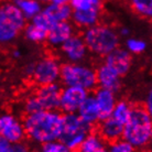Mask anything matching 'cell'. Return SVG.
I'll use <instances>...</instances> for the list:
<instances>
[{"label":"cell","mask_w":152,"mask_h":152,"mask_svg":"<svg viewBox=\"0 0 152 152\" xmlns=\"http://www.w3.org/2000/svg\"><path fill=\"white\" fill-rule=\"evenodd\" d=\"M13 4L24 19L32 20L42 11V2L39 0H15Z\"/></svg>","instance_id":"obj_21"},{"label":"cell","mask_w":152,"mask_h":152,"mask_svg":"<svg viewBox=\"0 0 152 152\" xmlns=\"http://www.w3.org/2000/svg\"><path fill=\"white\" fill-rule=\"evenodd\" d=\"M13 56L15 57H17V58H18V57H20V55H21V52H20L19 50H15V51H13Z\"/></svg>","instance_id":"obj_34"},{"label":"cell","mask_w":152,"mask_h":152,"mask_svg":"<svg viewBox=\"0 0 152 152\" xmlns=\"http://www.w3.org/2000/svg\"><path fill=\"white\" fill-rule=\"evenodd\" d=\"M96 80L100 88H105L114 93H116L121 86V76L118 75L105 63L100 65L96 71Z\"/></svg>","instance_id":"obj_13"},{"label":"cell","mask_w":152,"mask_h":152,"mask_svg":"<svg viewBox=\"0 0 152 152\" xmlns=\"http://www.w3.org/2000/svg\"><path fill=\"white\" fill-rule=\"evenodd\" d=\"M76 114L78 115L84 121H86L89 125H94L95 122L100 120V115H99L98 108L96 106L94 97L89 95L80 105Z\"/></svg>","instance_id":"obj_19"},{"label":"cell","mask_w":152,"mask_h":152,"mask_svg":"<svg viewBox=\"0 0 152 152\" xmlns=\"http://www.w3.org/2000/svg\"><path fill=\"white\" fill-rule=\"evenodd\" d=\"M63 126V116L56 110H41L27 115L23 121L26 134L38 143L60 139Z\"/></svg>","instance_id":"obj_1"},{"label":"cell","mask_w":152,"mask_h":152,"mask_svg":"<svg viewBox=\"0 0 152 152\" xmlns=\"http://www.w3.org/2000/svg\"><path fill=\"white\" fill-rule=\"evenodd\" d=\"M60 78L65 86L83 88L85 91H93L97 85L96 71L91 66L80 63H69L61 67Z\"/></svg>","instance_id":"obj_6"},{"label":"cell","mask_w":152,"mask_h":152,"mask_svg":"<svg viewBox=\"0 0 152 152\" xmlns=\"http://www.w3.org/2000/svg\"><path fill=\"white\" fill-rule=\"evenodd\" d=\"M105 152H108V151H105Z\"/></svg>","instance_id":"obj_37"},{"label":"cell","mask_w":152,"mask_h":152,"mask_svg":"<svg viewBox=\"0 0 152 152\" xmlns=\"http://www.w3.org/2000/svg\"><path fill=\"white\" fill-rule=\"evenodd\" d=\"M129 4L133 12L142 18L152 17V0H129Z\"/></svg>","instance_id":"obj_23"},{"label":"cell","mask_w":152,"mask_h":152,"mask_svg":"<svg viewBox=\"0 0 152 152\" xmlns=\"http://www.w3.org/2000/svg\"><path fill=\"white\" fill-rule=\"evenodd\" d=\"M0 152H30L29 147L22 141L10 142L0 137Z\"/></svg>","instance_id":"obj_25"},{"label":"cell","mask_w":152,"mask_h":152,"mask_svg":"<svg viewBox=\"0 0 152 152\" xmlns=\"http://www.w3.org/2000/svg\"><path fill=\"white\" fill-rule=\"evenodd\" d=\"M74 34V28L69 21L57 22L48 32L46 41L54 48H61L65 41H67Z\"/></svg>","instance_id":"obj_14"},{"label":"cell","mask_w":152,"mask_h":152,"mask_svg":"<svg viewBox=\"0 0 152 152\" xmlns=\"http://www.w3.org/2000/svg\"><path fill=\"white\" fill-rule=\"evenodd\" d=\"M108 152H136V148L131 145L126 141L125 139H118V140L113 141L109 145V148L107 149Z\"/></svg>","instance_id":"obj_28"},{"label":"cell","mask_w":152,"mask_h":152,"mask_svg":"<svg viewBox=\"0 0 152 152\" xmlns=\"http://www.w3.org/2000/svg\"><path fill=\"white\" fill-rule=\"evenodd\" d=\"M50 2L54 4H69V0H50Z\"/></svg>","instance_id":"obj_33"},{"label":"cell","mask_w":152,"mask_h":152,"mask_svg":"<svg viewBox=\"0 0 152 152\" xmlns=\"http://www.w3.org/2000/svg\"><path fill=\"white\" fill-rule=\"evenodd\" d=\"M26 136L23 124L11 114L0 115V137L10 141L20 142Z\"/></svg>","instance_id":"obj_9"},{"label":"cell","mask_w":152,"mask_h":152,"mask_svg":"<svg viewBox=\"0 0 152 152\" xmlns=\"http://www.w3.org/2000/svg\"><path fill=\"white\" fill-rule=\"evenodd\" d=\"M66 152H78V151H76V150H67Z\"/></svg>","instance_id":"obj_36"},{"label":"cell","mask_w":152,"mask_h":152,"mask_svg":"<svg viewBox=\"0 0 152 152\" xmlns=\"http://www.w3.org/2000/svg\"><path fill=\"white\" fill-rule=\"evenodd\" d=\"M107 151L106 141L99 133H88L78 147V152H105Z\"/></svg>","instance_id":"obj_20"},{"label":"cell","mask_w":152,"mask_h":152,"mask_svg":"<svg viewBox=\"0 0 152 152\" xmlns=\"http://www.w3.org/2000/svg\"><path fill=\"white\" fill-rule=\"evenodd\" d=\"M126 48L129 53L141 54L147 50V43L138 38H129L126 41Z\"/></svg>","instance_id":"obj_27"},{"label":"cell","mask_w":152,"mask_h":152,"mask_svg":"<svg viewBox=\"0 0 152 152\" xmlns=\"http://www.w3.org/2000/svg\"><path fill=\"white\" fill-rule=\"evenodd\" d=\"M93 125H89L76 114H65L63 116V126L60 140L69 150L78 149L80 143L91 132Z\"/></svg>","instance_id":"obj_5"},{"label":"cell","mask_w":152,"mask_h":152,"mask_svg":"<svg viewBox=\"0 0 152 152\" xmlns=\"http://www.w3.org/2000/svg\"><path fill=\"white\" fill-rule=\"evenodd\" d=\"M93 97H94V100L96 103V106L98 108L100 120L109 117L113 113L115 105L117 103L116 93L105 89V88H99L98 91H96L95 95Z\"/></svg>","instance_id":"obj_15"},{"label":"cell","mask_w":152,"mask_h":152,"mask_svg":"<svg viewBox=\"0 0 152 152\" xmlns=\"http://www.w3.org/2000/svg\"><path fill=\"white\" fill-rule=\"evenodd\" d=\"M40 152H41V151H40Z\"/></svg>","instance_id":"obj_38"},{"label":"cell","mask_w":152,"mask_h":152,"mask_svg":"<svg viewBox=\"0 0 152 152\" xmlns=\"http://www.w3.org/2000/svg\"><path fill=\"white\" fill-rule=\"evenodd\" d=\"M24 35H26L27 40H29L30 42L41 43V42H44L46 40L48 32L41 28L37 27L33 23H30L29 26L24 27Z\"/></svg>","instance_id":"obj_24"},{"label":"cell","mask_w":152,"mask_h":152,"mask_svg":"<svg viewBox=\"0 0 152 152\" xmlns=\"http://www.w3.org/2000/svg\"><path fill=\"white\" fill-rule=\"evenodd\" d=\"M39 1H41V2H49L50 0H39Z\"/></svg>","instance_id":"obj_35"},{"label":"cell","mask_w":152,"mask_h":152,"mask_svg":"<svg viewBox=\"0 0 152 152\" xmlns=\"http://www.w3.org/2000/svg\"><path fill=\"white\" fill-rule=\"evenodd\" d=\"M118 34L121 35V37H129L130 30L128 28H121V29L119 30V32H118Z\"/></svg>","instance_id":"obj_32"},{"label":"cell","mask_w":152,"mask_h":152,"mask_svg":"<svg viewBox=\"0 0 152 152\" xmlns=\"http://www.w3.org/2000/svg\"><path fill=\"white\" fill-rule=\"evenodd\" d=\"M26 27V19L13 2H0V44L15 41Z\"/></svg>","instance_id":"obj_4"},{"label":"cell","mask_w":152,"mask_h":152,"mask_svg":"<svg viewBox=\"0 0 152 152\" xmlns=\"http://www.w3.org/2000/svg\"><path fill=\"white\" fill-rule=\"evenodd\" d=\"M122 131H124V125L114 119L111 116L100 120L99 136L105 141L113 142L120 139L122 138Z\"/></svg>","instance_id":"obj_16"},{"label":"cell","mask_w":152,"mask_h":152,"mask_svg":"<svg viewBox=\"0 0 152 152\" xmlns=\"http://www.w3.org/2000/svg\"><path fill=\"white\" fill-rule=\"evenodd\" d=\"M145 109L148 113L151 114V109H152V91H150L148 93V96H147V99H145Z\"/></svg>","instance_id":"obj_31"},{"label":"cell","mask_w":152,"mask_h":152,"mask_svg":"<svg viewBox=\"0 0 152 152\" xmlns=\"http://www.w3.org/2000/svg\"><path fill=\"white\" fill-rule=\"evenodd\" d=\"M67 150L69 149L65 147L64 143L60 139H57L43 143L41 152H66Z\"/></svg>","instance_id":"obj_29"},{"label":"cell","mask_w":152,"mask_h":152,"mask_svg":"<svg viewBox=\"0 0 152 152\" xmlns=\"http://www.w3.org/2000/svg\"><path fill=\"white\" fill-rule=\"evenodd\" d=\"M61 50L69 63H80L83 61L88 51L83 37L77 34H73L67 41H65Z\"/></svg>","instance_id":"obj_11"},{"label":"cell","mask_w":152,"mask_h":152,"mask_svg":"<svg viewBox=\"0 0 152 152\" xmlns=\"http://www.w3.org/2000/svg\"><path fill=\"white\" fill-rule=\"evenodd\" d=\"M71 19L77 27L88 29L98 24L100 19V9H87V10H73Z\"/></svg>","instance_id":"obj_17"},{"label":"cell","mask_w":152,"mask_h":152,"mask_svg":"<svg viewBox=\"0 0 152 152\" xmlns=\"http://www.w3.org/2000/svg\"><path fill=\"white\" fill-rule=\"evenodd\" d=\"M83 39L88 51L102 56H106L119 45L118 32L106 24H96L86 29Z\"/></svg>","instance_id":"obj_3"},{"label":"cell","mask_w":152,"mask_h":152,"mask_svg":"<svg viewBox=\"0 0 152 152\" xmlns=\"http://www.w3.org/2000/svg\"><path fill=\"white\" fill-rule=\"evenodd\" d=\"M103 0H69L72 10H87V9H100Z\"/></svg>","instance_id":"obj_26"},{"label":"cell","mask_w":152,"mask_h":152,"mask_svg":"<svg viewBox=\"0 0 152 152\" xmlns=\"http://www.w3.org/2000/svg\"><path fill=\"white\" fill-rule=\"evenodd\" d=\"M131 55L126 49L116 48L109 54L106 55L105 64L108 65L111 69H114L118 75L124 76L131 69Z\"/></svg>","instance_id":"obj_12"},{"label":"cell","mask_w":152,"mask_h":152,"mask_svg":"<svg viewBox=\"0 0 152 152\" xmlns=\"http://www.w3.org/2000/svg\"><path fill=\"white\" fill-rule=\"evenodd\" d=\"M152 138L151 114L145 108H132L128 121L124 125L122 139L128 141L136 149L147 148Z\"/></svg>","instance_id":"obj_2"},{"label":"cell","mask_w":152,"mask_h":152,"mask_svg":"<svg viewBox=\"0 0 152 152\" xmlns=\"http://www.w3.org/2000/svg\"><path fill=\"white\" fill-rule=\"evenodd\" d=\"M31 75L40 86L55 84L61 76V65L54 57H43L33 64Z\"/></svg>","instance_id":"obj_7"},{"label":"cell","mask_w":152,"mask_h":152,"mask_svg":"<svg viewBox=\"0 0 152 152\" xmlns=\"http://www.w3.org/2000/svg\"><path fill=\"white\" fill-rule=\"evenodd\" d=\"M87 96L88 91L83 88L65 86L64 89L61 91L58 108H61L65 114H75Z\"/></svg>","instance_id":"obj_8"},{"label":"cell","mask_w":152,"mask_h":152,"mask_svg":"<svg viewBox=\"0 0 152 152\" xmlns=\"http://www.w3.org/2000/svg\"><path fill=\"white\" fill-rule=\"evenodd\" d=\"M24 110H26L27 115L35 114V113H39V111L42 110L41 106H40V104H39L38 99L34 96V94L29 96L27 98L26 103H24Z\"/></svg>","instance_id":"obj_30"},{"label":"cell","mask_w":152,"mask_h":152,"mask_svg":"<svg viewBox=\"0 0 152 152\" xmlns=\"http://www.w3.org/2000/svg\"><path fill=\"white\" fill-rule=\"evenodd\" d=\"M42 12L50 19V21L55 24L57 22L69 21L72 17V8L69 4H54L50 2L44 8H42Z\"/></svg>","instance_id":"obj_18"},{"label":"cell","mask_w":152,"mask_h":152,"mask_svg":"<svg viewBox=\"0 0 152 152\" xmlns=\"http://www.w3.org/2000/svg\"><path fill=\"white\" fill-rule=\"evenodd\" d=\"M131 111H132V107L130 104H128L127 102H118L115 105L110 116L120 124L125 125L129 119Z\"/></svg>","instance_id":"obj_22"},{"label":"cell","mask_w":152,"mask_h":152,"mask_svg":"<svg viewBox=\"0 0 152 152\" xmlns=\"http://www.w3.org/2000/svg\"><path fill=\"white\" fill-rule=\"evenodd\" d=\"M61 87L55 84L43 85L38 88L34 96L38 99L42 110H56L60 106Z\"/></svg>","instance_id":"obj_10"}]
</instances>
